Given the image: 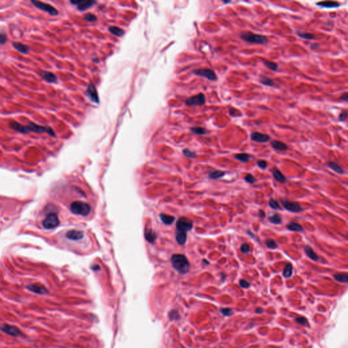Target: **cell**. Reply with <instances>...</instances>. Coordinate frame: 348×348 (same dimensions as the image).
I'll use <instances>...</instances> for the list:
<instances>
[{
  "instance_id": "obj_1",
  "label": "cell",
  "mask_w": 348,
  "mask_h": 348,
  "mask_svg": "<svg viewBox=\"0 0 348 348\" xmlns=\"http://www.w3.org/2000/svg\"><path fill=\"white\" fill-rule=\"evenodd\" d=\"M174 269L181 274H186L190 269V263L185 256L174 254L171 259Z\"/></svg>"
},
{
  "instance_id": "obj_2",
  "label": "cell",
  "mask_w": 348,
  "mask_h": 348,
  "mask_svg": "<svg viewBox=\"0 0 348 348\" xmlns=\"http://www.w3.org/2000/svg\"><path fill=\"white\" fill-rule=\"evenodd\" d=\"M240 37L243 41L250 44H266L269 41L266 36L256 34L251 31H243L240 34Z\"/></svg>"
},
{
  "instance_id": "obj_3",
  "label": "cell",
  "mask_w": 348,
  "mask_h": 348,
  "mask_svg": "<svg viewBox=\"0 0 348 348\" xmlns=\"http://www.w3.org/2000/svg\"><path fill=\"white\" fill-rule=\"evenodd\" d=\"M91 206L86 202L81 201H74L70 205V210L74 214L86 216L91 212Z\"/></svg>"
},
{
  "instance_id": "obj_4",
  "label": "cell",
  "mask_w": 348,
  "mask_h": 348,
  "mask_svg": "<svg viewBox=\"0 0 348 348\" xmlns=\"http://www.w3.org/2000/svg\"><path fill=\"white\" fill-rule=\"evenodd\" d=\"M28 133L29 132H35L37 133H46L48 134L50 136L54 137L55 136V133H54L53 129L50 127H44V126H41L39 124H37L33 122H29V125L26 126Z\"/></svg>"
},
{
  "instance_id": "obj_5",
  "label": "cell",
  "mask_w": 348,
  "mask_h": 348,
  "mask_svg": "<svg viewBox=\"0 0 348 348\" xmlns=\"http://www.w3.org/2000/svg\"><path fill=\"white\" fill-rule=\"evenodd\" d=\"M193 227V223L186 217L180 218L176 223V231L187 233Z\"/></svg>"
},
{
  "instance_id": "obj_6",
  "label": "cell",
  "mask_w": 348,
  "mask_h": 348,
  "mask_svg": "<svg viewBox=\"0 0 348 348\" xmlns=\"http://www.w3.org/2000/svg\"><path fill=\"white\" fill-rule=\"evenodd\" d=\"M206 103V98L203 93H199L188 98L185 101V103L188 106H201Z\"/></svg>"
},
{
  "instance_id": "obj_7",
  "label": "cell",
  "mask_w": 348,
  "mask_h": 348,
  "mask_svg": "<svg viewBox=\"0 0 348 348\" xmlns=\"http://www.w3.org/2000/svg\"><path fill=\"white\" fill-rule=\"evenodd\" d=\"M59 224V220L55 213H50L44 220L42 225L46 229H52Z\"/></svg>"
},
{
  "instance_id": "obj_8",
  "label": "cell",
  "mask_w": 348,
  "mask_h": 348,
  "mask_svg": "<svg viewBox=\"0 0 348 348\" xmlns=\"http://www.w3.org/2000/svg\"><path fill=\"white\" fill-rule=\"evenodd\" d=\"M193 73L200 77H203L207 78L210 81H216L218 80L217 75L216 73L211 69L202 68V69H196L193 71Z\"/></svg>"
},
{
  "instance_id": "obj_9",
  "label": "cell",
  "mask_w": 348,
  "mask_h": 348,
  "mask_svg": "<svg viewBox=\"0 0 348 348\" xmlns=\"http://www.w3.org/2000/svg\"><path fill=\"white\" fill-rule=\"evenodd\" d=\"M31 3L34 5L36 8H39L40 10H43L44 12H47L48 13L52 16H57L58 14V10L55 8L53 7L52 6L48 3H46L39 1H35V0H32Z\"/></svg>"
},
{
  "instance_id": "obj_10",
  "label": "cell",
  "mask_w": 348,
  "mask_h": 348,
  "mask_svg": "<svg viewBox=\"0 0 348 348\" xmlns=\"http://www.w3.org/2000/svg\"><path fill=\"white\" fill-rule=\"evenodd\" d=\"M281 203L287 211L292 213H300L304 210L300 203L288 200H281Z\"/></svg>"
},
{
  "instance_id": "obj_11",
  "label": "cell",
  "mask_w": 348,
  "mask_h": 348,
  "mask_svg": "<svg viewBox=\"0 0 348 348\" xmlns=\"http://www.w3.org/2000/svg\"><path fill=\"white\" fill-rule=\"evenodd\" d=\"M0 330L3 333H6L12 337H16L22 334V331L20 330L16 326L10 325V324H3L0 326Z\"/></svg>"
},
{
  "instance_id": "obj_12",
  "label": "cell",
  "mask_w": 348,
  "mask_h": 348,
  "mask_svg": "<svg viewBox=\"0 0 348 348\" xmlns=\"http://www.w3.org/2000/svg\"><path fill=\"white\" fill-rule=\"evenodd\" d=\"M86 94L87 95L88 97H89V98L91 99V101L92 102H93L95 103H97L98 104L99 103V95H98V92L97 91V89H96L95 86L94 85V84L93 82H90L89 86H88V88L86 89Z\"/></svg>"
},
{
  "instance_id": "obj_13",
  "label": "cell",
  "mask_w": 348,
  "mask_h": 348,
  "mask_svg": "<svg viewBox=\"0 0 348 348\" xmlns=\"http://www.w3.org/2000/svg\"><path fill=\"white\" fill-rule=\"evenodd\" d=\"M85 237V233L82 230H71L66 233V237L71 241H80Z\"/></svg>"
},
{
  "instance_id": "obj_14",
  "label": "cell",
  "mask_w": 348,
  "mask_h": 348,
  "mask_svg": "<svg viewBox=\"0 0 348 348\" xmlns=\"http://www.w3.org/2000/svg\"><path fill=\"white\" fill-rule=\"evenodd\" d=\"M251 140L257 143H267L271 140V137L267 134L260 132H252L250 135Z\"/></svg>"
},
{
  "instance_id": "obj_15",
  "label": "cell",
  "mask_w": 348,
  "mask_h": 348,
  "mask_svg": "<svg viewBox=\"0 0 348 348\" xmlns=\"http://www.w3.org/2000/svg\"><path fill=\"white\" fill-rule=\"evenodd\" d=\"M70 3L74 4V5L77 6L78 9L80 11H84L87 10L88 8L92 7L97 2L93 1V0H88V1L80 0V1H70Z\"/></svg>"
},
{
  "instance_id": "obj_16",
  "label": "cell",
  "mask_w": 348,
  "mask_h": 348,
  "mask_svg": "<svg viewBox=\"0 0 348 348\" xmlns=\"http://www.w3.org/2000/svg\"><path fill=\"white\" fill-rule=\"evenodd\" d=\"M27 289L29 291L38 295H47L48 293L47 288L40 284H29L27 286Z\"/></svg>"
},
{
  "instance_id": "obj_17",
  "label": "cell",
  "mask_w": 348,
  "mask_h": 348,
  "mask_svg": "<svg viewBox=\"0 0 348 348\" xmlns=\"http://www.w3.org/2000/svg\"><path fill=\"white\" fill-rule=\"evenodd\" d=\"M40 75L47 82L55 83L57 81L56 75L50 72H48V71H41V72H40Z\"/></svg>"
},
{
  "instance_id": "obj_18",
  "label": "cell",
  "mask_w": 348,
  "mask_h": 348,
  "mask_svg": "<svg viewBox=\"0 0 348 348\" xmlns=\"http://www.w3.org/2000/svg\"><path fill=\"white\" fill-rule=\"evenodd\" d=\"M9 125L12 129H14V131H17L19 133H24V134L28 133L26 126H24L21 124L16 122V121H11V122L9 123Z\"/></svg>"
},
{
  "instance_id": "obj_19",
  "label": "cell",
  "mask_w": 348,
  "mask_h": 348,
  "mask_svg": "<svg viewBox=\"0 0 348 348\" xmlns=\"http://www.w3.org/2000/svg\"><path fill=\"white\" fill-rule=\"evenodd\" d=\"M316 6L325 8H336L340 6V3L334 1H323L316 3Z\"/></svg>"
},
{
  "instance_id": "obj_20",
  "label": "cell",
  "mask_w": 348,
  "mask_h": 348,
  "mask_svg": "<svg viewBox=\"0 0 348 348\" xmlns=\"http://www.w3.org/2000/svg\"><path fill=\"white\" fill-rule=\"evenodd\" d=\"M272 175L276 181L280 183H285L286 182V178L278 168H273L272 169Z\"/></svg>"
},
{
  "instance_id": "obj_21",
  "label": "cell",
  "mask_w": 348,
  "mask_h": 348,
  "mask_svg": "<svg viewBox=\"0 0 348 348\" xmlns=\"http://www.w3.org/2000/svg\"><path fill=\"white\" fill-rule=\"evenodd\" d=\"M271 146L273 149L277 150H279V151H285V150H288V146L286 144L284 143V142L278 141V140H273V141H272L271 142Z\"/></svg>"
},
{
  "instance_id": "obj_22",
  "label": "cell",
  "mask_w": 348,
  "mask_h": 348,
  "mask_svg": "<svg viewBox=\"0 0 348 348\" xmlns=\"http://www.w3.org/2000/svg\"><path fill=\"white\" fill-rule=\"evenodd\" d=\"M305 252L306 255H307L310 259L312 260V261H318V260H319V257H318V256L316 254V253L315 252V251H313V250L311 246H309L308 245L305 246Z\"/></svg>"
},
{
  "instance_id": "obj_23",
  "label": "cell",
  "mask_w": 348,
  "mask_h": 348,
  "mask_svg": "<svg viewBox=\"0 0 348 348\" xmlns=\"http://www.w3.org/2000/svg\"><path fill=\"white\" fill-rule=\"evenodd\" d=\"M286 228L290 231L294 232H302L303 231V228L299 223L295 222H290L286 225Z\"/></svg>"
},
{
  "instance_id": "obj_24",
  "label": "cell",
  "mask_w": 348,
  "mask_h": 348,
  "mask_svg": "<svg viewBox=\"0 0 348 348\" xmlns=\"http://www.w3.org/2000/svg\"><path fill=\"white\" fill-rule=\"evenodd\" d=\"M327 166H328L330 169L333 170L334 172H336L339 174H345L344 169H343L342 167H340V165H339L337 163H336L330 161L328 163V164H327Z\"/></svg>"
},
{
  "instance_id": "obj_25",
  "label": "cell",
  "mask_w": 348,
  "mask_h": 348,
  "mask_svg": "<svg viewBox=\"0 0 348 348\" xmlns=\"http://www.w3.org/2000/svg\"><path fill=\"white\" fill-rule=\"evenodd\" d=\"M175 240L179 244L184 245L187 240V233L176 231Z\"/></svg>"
},
{
  "instance_id": "obj_26",
  "label": "cell",
  "mask_w": 348,
  "mask_h": 348,
  "mask_svg": "<svg viewBox=\"0 0 348 348\" xmlns=\"http://www.w3.org/2000/svg\"><path fill=\"white\" fill-rule=\"evenodd\" d=\"M259 82H260V83L262 84V85H265V86H270V87H273V86H275V82L273 80H272L270 78L266 77V76H261V77H260Z\"/></svg>"
},
{
  "instance_id": "obj_27",
  "label": "cell",
  "mask_w": 348,
  "mask_h": 348,
  "mask_svg": "<svg viewBox=\"0 0 348 348\" xmlns=\"http://www.w3.org/2000/svg\"><path fill=\"white\" fill-rule=\"evenodd\" d=\"M13 47L15 49L18 50L19 52L23 54H27L29 52V48L27 46L19 42H13Z\"/></svg>"
},
{
  "instance_id": "obj_28",
  "label": "cell",
  "mask_w": 348,
  "mask_h": 348,
  "mask_svg": "<svg viewBox=\"0 0 348 348\" xmlns=\"http://www.w3.org/2000/svg\"><path fill=\"white\" fill-rule=\"evenodd\" d=\"M225 174H226L223 171L216 170V171H211V172H209V174H208V176L210 179L218 180V179L223 178L224 176L225 175Z\"/></svg>"
},
{
  "instance_id": "obj_29",
  "label": "cell",
  "mask_w": 348,
  "mask_h": 348,
  "mask_svg": "<svg viewBox=\"0 0 348 348\" xmlns=\"http://www.w3.org/2000/svg\"><path fill=\"white\" fill-rule=\"evenodd\" d=\"M108 30L112 33V34L116 36H118V37L123 36L124 35V31L123 30V29L117 27H114V26L109 27Z\"/></svg>"
},
{
  "instance_id": "obj_30",
  "label": "cell",
  "mask_w": 348,
  "mask_h": 348,
  "mask_svg": "<svg viewBox=\"0 0 348 348\" xmlns=\"http://www.w3.org/2000/svg\"><path fill=\"white\" fill-rule=\"evenodd\" d=\"M292 271H293V267H292V264L291 263H287L286 267H285V268H284V271H283L282 275L285 278H290V277L292 275Z\"/></svg>"
},
{
  "instance_id": "obj_31",
  "label": "cell",
  "mask_w": 348,
  "mask_h": 348,
  "mask_svg": "<svg viewBox=\"0 0 348 348\" xmlns=\"http://www.w3.org/2000/svg\"><path fill=\"white\" fill-rule=\"evenodd\" d=\"M235 158L242 163H247L250 159V156L247 153H240L235 155Z\"/></svg>"
},
{
  "instance_id": "obj_32",
  "label": "cell",
  "mask_w": 348,
  "mask_h": 348,
  "mask_svg": "<svg viewBox=\"0 0 348 348\" xmlns=\"http://www.w3.org/2000/svg\"><path fill=\"white\" fill-rule=\"evenodd\" d=\"M160 218H161V219L163 223L164 224H167V225H169V224H172L173 222L175 220V218L174 216L164 214V213H162V214H161Z\"/></svg>"
},
{
  "instance_id": "obj_33",
  "label": "cell",
  "mask_w": 348,
  "mask_h": 348,
  "mask_svg": "<svg viewBox=\"0 0 348 348\" xmlns=\"http://www.w3.org/2000/svg\"><path fill=\"white\" fill-rule=\"evenodd\" d=\"M145 237L146 240H148L150 243H152L156 240V234L152 231V229H146L145 231Z\"/></svg>"
},
{
  "instance_id": "obj_34",
  "label": "cell",
  "mask_w": 348,
  "mask_h": 348,
  "mask_svg": "<svg viewBox=\"0 0 348 348\" xmlns=\"http://www.w3.org/2000/svg\"><path fill=\"white\" fill-rule=\"evenodd\" d=\"M262 63H263V64L265 65V66L267 67L268 69L273 71V72H276V71L278 70V65L276 63L273 62V61H268V60H263Z\"/></svg>"
},
{
  "instance_id": "obj_35",
  "label": "cell",
  "mask_w": 348,
  "mask_h": 348,
  "mask_svg": "<svg viewBox=\"0 0 348 348\" xmlns=\"http://www.w3.org/2000/svg\"><path fill=\"white\" fill-rule=\"evenodd\" d=\"M269 221L272 224L278 225L282 223V218H281V216L279 214H278V213H274V214L269 217Z\"/></svg>"
},
{
  "instance_id": "obj_36",
  "label": "cell",
  "mask_w": 348,
  "mask_h": 348,
  "mask_svg": "<svg viewBox=\"0 0 348 348\" xmlns=\"http://www.w3.org/2000/svg\"><path fill=\"white\" fill-rule=\"evenodd\" d=\"M296 34L298 35L300 37H301V38L305 39V40H312L315 39V35L313 34V33H311L297 31Z\"/></svg>"
},
{
  "instance_id": "obj_37",
  "label": "cell",
  "mask_w": 348,
  "mask_h": 348,
  "mask_svg": "<svg viewBox=\"0 0 348 348\" xmlns=\"http://www.w3.org/2000/svg\"><path fill=\"white\" fill-rule=\"evenodd\" d=\"M191 131L192 133L196 134V135H205V134L207 133L206 129H205L203 127H192V128H191Z\"/></svg>"
},
{
  "instance_id": "obj_38",
  "label": "cell",
  "mask_w": 348,
  "mask_h": 348,
  "mask_svg": "<svg viewBox=\"0 0 348 348\" xmlns=\"http://www.w3.org/2000/svg\"><path fill=\"white\" fill-rule=\"evenodd\" d=\"M334 279L337 281V282H341V283H347L348 282V275L345 273V274H342V273H338V274H334L333 275Z\"/></svg>"
},
{
  "instance_id": "obj_39",
  "label": "cell",
  "mask_w": 348,
  "mask_h": 348,
  "mask_svg": "<svg viewBox=\"0 0 348 348\" xmlns=\"http://www.w3.org/2000/svg\"><path fill=\"white\" fill-rule=\"evenodd\" d=\"M269 207L273 209H275V210H281V207L279 204L278 203V201H277L276 200H275L274 199H270L269 201Z\"/></svg>"
},
{
  "instance_id": "obj_40",
  "label": "cell",
  "mask_w": 348,
  "mask_h": 348,
  "mask_svg": "<svg viewBox=\"0 0 348 348\" xmlns=\"http://www.w3.org/2000/svg\"><path fill=\"white\" fill-rule=\"evenodd\" d=\"M265 244L268 247V248L272 249V250H275L276 248H278V244H277L275 241H274L273 240H267L265 242Z\"/></svg>"
},
{
  "instance_id": "obj_41",
  "label": "cell",
  "mask_w": 348,
  "mask_h": 348,
  "mask_svg": "<svg viewBox=\"0 0 348 348\" xmlns=\"http://www.w3.org/2000/svg\"><path fill=\"white\" fill-rule=\"evenodd\" d=\"M295 321H296V323H298V324H299L300 325H302V326H308L309 325L307 320L304 317H302V316L297 317L295 319Z\"/></svg>"
},
{
  "instance_id": "obj_42",
  "label": "cell",
  "mask_w": 348,
  "mask_h": 348,
  "mask_svg": "<svg viewBox=\"0 0 348 348\" xmlns=\"http://www.w3.org/2000/svg\"><path fill=\"white\" fill-rule=\"evenodd\" d=\"M84 19L88 22H95L97 20V17L96 16L91 14V13H87L84 16Z\"/></svg>"
},
{
  "instance_id": "obj_43",
  "label": "cell",
  "mask_w": 348,
  "mask_h": 348,
  "mask_svg": "<svg viewBox=\"0 0 348 348\" xmlns=\"http://www.w3.org/2000/svg\"><path fill=\"white\" fill-rule=\"evenodd\" d=\"M183 154H184V156L190 158H195L196 155L195 152H192L189 149H184L183 150Z\"/></svg>"
},
{
  "instance_id": "obj_44",
  "label": "cell",
  "mask_w": 348,
  "mask_h": 348,
  "mask_svg": "<svg viewBox=\"0 0 348 348\" xmlns=\"http://www.w3.org/2000/svg\"><path fill=\"white\" fill-rule=\"evenodd\" d=\"M244 180L246 182H248L249 184H254L256 182H257V179L254 178V176L250 174H247L245 177H244Z\"/></svg>"
},
{
  "instance_id": "obj_45",
  "label": "cell",
  "mask_w": 348,
  "mask_h": 348,
  "mask_svg": "<svg viewBox=\"0 0 348 348\" xmlns=\"http://www.w3.org/2000/svg\"><path fill=\"white\" fill-rule=\"evenodd\" d=\"M220 312L224 316H231L233 314V311H232V309H230V308H223V309H221Z\"/></svg>"
},
{
  "instance_id": "obj_46",
  "label": "cell",
  "mask_w": 348,
  "mask_h": 348,
  "mask_svg": "<svg viewBox=\"0 0 348 348\" xmlns=\"http://www.w3.org/2000/svg\"><path fill=\"white\" fill-rule=\"evenodd\" d=\"M347 119V111L346 110H343L339 116V120L340 121H343V122H345V121H346Z\"/></svg>"
},
{
  "instance_id": "obj_47",
  "label": "cell",
  "mask_w": 348,
  "mask_h": 348,
  "mask_svg": "<svg viewBox=\"0 0 348 348\" xmlns=\"http://www.w3.org/2000/svg\"><path fill=\"white\" fill-rule=\"evenodd\" d=\"M241 251L243 253V254H248L249 251H250V246L248 244H243L241 246Z\"/></svg>"
},
{
  "instance_id": "obj_48",
  "label": "cell",
  "mask_w": 348,
  "mask_h": 348,
  "mask_svg": "<svg viewBox=\"0 0 348 348\" xmlns=\"http://www.w3.org/2000/svg\"><path fill=\"white\" fill-rule=\"evenodd\" d=\"M257 165L261 169H265L267 167V163L264 160H259L257 161Z\"/></svg>"
},
{
  "instance_id": "obj_49",
  "label": "cell",
  "mask_w": 348,
  "mask_h": 348,
  "mask_svg": "<svg viewBox=\"0 0 348 348\" xmlns=\"http://www.w3.org/2000/svg\"><path fill=\"white\" fill-rule=\"evenodd\" d=\"M240 286L243 288H248L250 286V284L245 279H241L240 281Z\"/></svg>"
},
{
  "instance_id": "obj_50",
  "label": "cell",
  "mask_w": 348,
  "mask_h": 348,
  "mask_svg": "<svg viewBox=\"0 0 348 348\" xmlns=\"http://www.w3.org/2000/svg\"><path fill=\"white\" fill-rule=\"evenodd\" d=\"M7 41V37L5 34L0 33V45H3Z\"/></svg>"
},
{
  "instance_id": "obj_51",
  "label": "cell",
  "mask_w": 348,
  "mask_h": 348,
  "mask_svg": "<svg viewBox=\"0 0 348 348\" xmlns=\"http://www.w3.org/2000/svg\"><path fill=\"white\" fill-rule=\"evenodd\" d=\"M341 99L343 100V101H344V102H347L348 93H347V92H345V93H344L341 96Z\"/></svg>"
},
{
  "instance_id": "obj_52",
  "label": "cell",
  "mask_w": 348,
  "mask_h": 348,
  "mask_svg": "<svg viewBox=\"0 0 348 348\" xmlns=\"http://www.w3.org/2000/svg\"><path fill=\"white\" fill-rule=\"evenodd\" d=\"M258 215L261 218H264L265 217V213L264 211L261 210V209H260V210L258 211Z\"/></svg>"
},
{
  "instance_id": "obj_53",
  "label": "cell",
  "mask_w": 348,
  "mask_h": 348,
  "mask_svg": "<svg viewBox=\"0 0 348 348\" xmlns=\"http://www.w3.org/2000/svg\"><path fill=\"white\" fill-rule=\"evenodd\" d=\"M311 47V48H312V50H314V49H316V48H319V47H320V45H319V44H312L311 45V47Z\"/></svg>"
},
{
  "instance_id": "obj_54",
  "label": "cell",
  "mask_w": 348,
  "mask_h": 348,
  "mask_svg": "<svg viewBox=\"0 0 348 348\" xmlns=\"http://www.w3.org/2000/svg\"><path fill=\"white\" fill-rule=\"evenodd\" d=\"M255 312L257 313H261L263 312V309L261 307H257L255 309Z\"/></svg>"
},
{
  "instance_id": "obj_55",
  "label": "cell",
  "mask_w": 348,
  "mask_h": 348,
  "mask_svg": "<svg viewBox=\"0 0 348 348\" xmlns=\"http://www.w3.org/2000/svg\"><path fill=\"white\" fill-rule=\"evenodd\" d=\"M247 234H248V235L250 236L251 238L256 239V237H255V235L253 234L252 233H251V231H250V230H248V231H247Z\"/></svg>"
},
{
  "instance_id": "obj_56",
  "label": "cell",
  "mask_w": 348,
  "mask_h": 348,
  "mask_svg": "<svg viewBox=\"0 0 348 348\" xmlns=\"http://www.w3.org/2000/svg\"><path fill=\"white\" fill-rule=\"evenodd\" d=\"M224 3H230V2H223Z\"/></svg>"
}]
</instances>
